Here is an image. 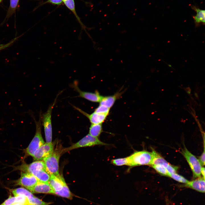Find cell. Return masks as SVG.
Masks as SVG:
<instances>
[{
  "label": "cell",
  "mask_w": 205,
  "mask_h": 205,
  "mask_svg": "<svg viewBox=\"0 0 205 205\" xmlns=\"http://www.w3.org/2000/svg\"><path fill=\"white\" fill-rule=\"evenodd\" d=\"M194 95L196 98L198 99L199 98L198 95L196 92L194 93Z\"/></svg>",
  "instance_id": "cell-37"
},
{
  "label": "cell",
  "mask_w": 205,
  "mask_h": 205,
  "mask_svg": "<svg viewBox=\"0 0 205 205\" xmlns=\"http://www.w3.org/2000/svg\"><path fill=\"white\" fill-rule=\"evenodd\" d=\"M122 94L121 92H118L111 96H102L99 102L100 105L104 106L110 108Z\"/></svg>",
  "instance_id": "cell-15"
},
{
  "label": "cell",
  "mask_w": 205,
  "mask_h": 205,
  "mask_svg": "<svg viewBox=\"0 0 205 205\" xmlns=\"http://www.w3.org/2000/svg\"><path fill=\"white\" fill-rule=\"evenodd\" d=\"M65 183L64 179L62 176L58 177L51 174L48 183L54 192L61 190Z\"/></svg>",
  "instance_id": "cell-13"
},
{
  "label": "cell",
  "mask_w": 205,
  "mask_h": 205,
  "mask_svg": "<svg viewBox=\"0 0 205 205\" xmlns=\"http://www.w3.org/2000/svg\"><path fill=\"white\" fill-rule=\"evenodd\" d=\"M111 163L117 166H121L124 165H128L129 160L128 157L119 158L112 160Z\"/></svg>",
  "instance_id": "cell-24"
},
{
  "label": "cell",
  "mask_w": 205,
  "mask_h": 205,
  "mask_svg": "<svg viewBox=\"0 0 205 205\" xmlns=\"http://www.w3.org/2000/svg\"><path fill=\"white\" fill-rule=\"evenodd\" d=\"M15 202V197L10 196L9 197L0 205H11Z\"/></svg>",
  "instance_id": "cell-29"
},
{
  "label": "cell",
  "mask_w": 205,
  "mask_h": 205,
  "mask_svg": "<svg viewBox=\"0 0 205 205\" xmlns=\"http://www.w3.org/2000/svg\"><path fill=\"white\" fill-rule=\"evenodd\" d=\"M169 177L179 182L185 184L187 183L189 181L184 177L177 173H176L169 174Z\"/></svg>",
  "instance_id": "cell-26"
},
{
  "label": "cell",
  "mask_w": 205,
  "mask_h": 205,
  "mask_svg": "<svg viewBox=\"0 0 205 205\" xmlns=\"http://www.w3.org/2000/svg\"><path fill=\"white\" fill-rule=\"evenodd\" d=\"M59 93L53 102L50 104L48 108L47 111L44 113L41 114L42 123L44 131L46 142L47 143L52 142V114L53 109L57 101V98L62 92Z\"/></svg>",
  "instance_id": "cell-3"
},
{
  "label": "cell",
  "mask_w": 205,
  "mask_h": 205,
  "mask_svg": "<svg viewBox=\"0 0 205 205\" xmlns=\"http://www.w3.org/2000/svg\"><path fill=\"white\" fill-rule=\"evenodd\" d=\"M199 161L202 166H204L205 165V150L204 147V150L202 154L199 157Z\"/></svg>",
  "instance_id": "cell-31"
},
{
  "label": "cell",
  "mask_w": 205,
  "mask_h": 205,
  "mask_svg": "<svg viewBox=\"0 0 205 205\" xmlns=\"http://www.w3.org/2000/svg\"><path fill=\"white\" fill-rule=\"evenodd\" d=\"M184 186L198 192L204 193L205 178L200 177L195 180L189 181Z\"/></svg>",
  "instance_id": "cell-14"
},
{
  "label": "cell",
  "mask_w": 205,
  "mask_h": 205,
  "mask_svg": "<svg viewBox=\"0 0 205 205\" xmlns=\"http://www.w3.org/2000/svg\"><path fill=\"white\" fill-rule=\"evenodd\" d=\"M11 205H26L24 204H21L19 203H15Z\"/></svg>",
  "instance_id": "cell-36"
},
{
  "label": "cell",
  "mask_w": 205,
  "mask_h": 205,
  "mask_svg": "<svg viewBox=\"0 0 205 205\" xmlns=\"http://www.w3.org/2000/svg\"><path fill=\"white\" fill-rule=\"evenodd\" d=\"M27 199L28 205H49L52 203L44 202L35 196Z\"/></svg>",
  "instance_id": "cell-23"
},
{
  "label": "cell",
  "mask_w": 205,
  "mask_h": 205,
  "mask_svg": "<svg viewBox=\"0 0 205 205\" xmlns=\"http://www.w3.org/2000/svg\"><path fill=\"white\" fill-rule=\"evenodd\" d=\"M181 153L186 159L192 171L193 177H200L201 175L202 165L198 159L185 147Z\"/></svg>",
  "instance_id": "cell-6"
},
{
  "label": "cell",
  "mask_w": 205,
  "mask_h": 205,
  "mask_svg": "<svg viewBox=\"0 0 205 205\" xmlns=\"http://www.w3.org/2000/svg\"><path fill=\"white\" fill-rule=\"evenodd\" d=\"M128 166L130 167L142 165H151L152 155L151 152L145 150L136 151L128 157Z\"/></svg>",
  "instance_id": "cell-2"
},
{
  "label": "cell",
  "mask_w": 205,
  "mask_h": 205,
  "mask_svg": "<svg viewBox=\"0 0 205 205\" xmlns=\"http://www.w3.org/2000/svg\"><path fill=\"white\" fill-rule=\"evenodd\" d=\"M194 118L195 120L196 121L197 124H198L200 130H202V127L199 120L196 117H194Z\"/></svg>",
  "instance_id": "cell-35"
},
{
  "label": "cell",
  "mask_w": 205,
  "mask_h": 205,
  "mask_svg": "<svg viewBox=\"0 0 205 205\" xmlns=\"http://www.w3.org/2000/svg\"><path fill=\"white\" fill-rule=\"evenodd\" d=\"M188 108L193 116L194 117H196V114L194 110L190 106H189Z\"/></svg>",
  "instance_id": "cell-32"
},
{
  "label": "cell",
  "mask_w": 205,
  "mask_h": 205,
  "mask_svg": "<svg viewBox=\"0 0 205 205\" xmlns=\"http://www.w3.org/2000/svg\"><path fill=\"white\" fill-rule=\"evenodd\" d=\"M184 90L186 91L187 94L190 96V93L191 92V89L189 87H188L183 88Z\"/></svg>",
  "instance_id": "cell-33"
},
{
  "label": "cell",
  "mask_w": 205,
  "mask_h": 205,
  "mask_svg": "<svg viewBox=\"0 0 205 205\" xmlns=\"http://www.w3.org/2000/svg\"><path fill=\"white\" fill-rule=\"evenodd\" d=\"M55 143L54 142L44 143L34 152L32 156L36 161L42 160L51 155L53 152Z\"/></svg>",
  "instance_id": "cell-9"
},
{
  "label": "cell",
  "mask_w": 205,
  "mask_h": 205,
  "mask_svg": "<svg viewBox=\"0 0 205 205\" xmlns=\"http://www.w3.org/2000/svg\"><path fill=\"white\" fill-rule=\"evenodd\" d=\"M151 152L152 155V159L151 165H161L164 166L167 169L170 164L155 150L153 149Z\"/></svg>",
  "instance_id": "cell-16"
},
{
  "label": "cell",
  "mask_w": 205,
  "mask_h": 205,
  "mask_svg": "<svg viewBox=\"0 0 205 205\" xmlns=\"http://www.w3.org/2000/svg\"><path fill=\"white\" fill-rule=\"evenodd\" d=\"M10 191L14 196H22L28 198L34 196L31 192L22 187L11 189Z\"/></svg>",
  "instance_id": "cell-19"
},
{
  "label": "cell",
  "mask_w": 205,
  "mask_h": 205,
  "mask_svg": "<svg viewBox=\"0 0 205 205\" xmlns=\"http://www.w3.org/2000/svg\"><path fill=\"white\" fill-rule=\"evenodd\" d=\"M151 166L156 171L161 175L169 176V173L167 169L164 166L159 165H152Z\"/></svg>",
  "instance_id": "cell-25"
},
{
  "label": "cell",
  "mask_w": 205,
  "mask_h": 205,
  "mask_svg": "<svg viewBox=\"0 0 205 205\" xmlns=\"http://www.w3.org/2000/svg\"><path fill=\"white\" fill-rule=\"evenodd\" d=\"M62 152V149L56 148L51 155L43 159L46 170L50 175L58 177L61 175L59 173V161Z\"/></svg>",
  "instance_id": "cell-4"
},
{
  "label": "cell",
  "mask_w": 205,
  "mask_h": 205,
  "mask_svg": "<svg viewBox=\"0 0 205 205\" xmlns=\"http://www.w3.org/2000/svg\"><path fill=\"white\" fill-rule=\"evenodd\" d=\"M191 7L192 9L196 13V15L193 16V18L195 23L197 25L202 23L204 24L205 20V11L204 10L200 9L194 6Z\"/></svg>",
  "instance_id": "cell-18"
},
{
  "label": "cell",
  "mask_w": 205,
  "mask_h": 205,
  "mask_svg": "<svg viewBox=\"0 0 205 205\" xmlns=\"http://www.w3.org/2000/svg\"><path fill=\"white\" fill-rule=\"evenodd\" d=\"M62 2H63V0H47L46 2V3L58 5L61 4Z\"/></svg>",
  "instance_id": "cell-30"
},
{
  "label": "cell",
  "mask_w": 205,
  "mask_h": 205,
  "mask_svg": "<svg viewBox=\"0 0 205 205\" xmlns=\"http://www.w3.org/2000/svg\"><path fill=\"white\" fill-rule=\"evenodd\" d=\"M2 48V47H1V48H0V49H1V48Z\"/></svg>",
  "instance_id": "cell-38"
},
{
  "label": "cell",
  "mask_w": 205,
  "mask_h": 205,
  "mask_svg": "<svg viewBox=\"0 0 205 205\" xmlns=\"http://www.w3.org/2000/svg\"><path fill=\"white\" fill-rule=\"evenodd\" d=\"M19 0H10V6L8 15H11L15 11L18 5Z\"/></svg>",
  "instance_id": "cell-28"
},
{
  "label": "cell",
  "mask_w": 205,
  "mask_h": 205,
  "mask_svg": "<svg viewBox=\"0 0 205 205\" xmlns=\"http://www.w3.org/2000/svg\"><path fill=\"white\" fill-rule=\"evenodd\" d=\"M70 86L79 93L77 97L83 98L92 102H99L102 97L97 91L92 93L81 90L78 86L77 82L76 81L71 84Z\"/></svg>",
  "instance_id": "cell-10"
},
{
  "label": "cell",
  "mask_w": 205,
  "mask_h": 205,
  "mask_svg": "<svg viewBox=\"0 0 205 205\" xmlns=\"http://www.w3.org/2000/svg\"><path fill=\"white\" fill-rule=\"evenodd\" d=\"M110 110V108L104 106L100 105L95 109L94 112L108 115Z\"/></svg>",
  "instance_id": "cell-27"
},
{
  "label": "cell",
  "mask_w": 205,
  "mask_h": 205,
  "mask_svg": "<svg viewBox=\"0 0 205 205\" xmlns=\"http://www.w3.org/2000/svg\"><path fill=\"white\" fill-rule=\"evenodd\" d=\"M37 178L31 173L21 172L20 176L15 181V185L20 186L28 190L38 182Z\"/></svg>",
  "instance_id": "cell-7"
},
{
  "label": "cell",
  "mask_w": 205,
  "mask_h": 205,
  "mask_svg": "<svg viewBox=\"0 0 205 205\" xmlns=\"http://www.w3.org/2000/svg\"><path fill=\"white\" fill-rule=\"evenodd\" d=\"M37 178L39 182L48 183L50 175L46 170H39L32 171L31 173Z\"/></svg>",
  "instance_id": "cell-17"
},
{
  "label": "cell",
  "mask_w": 205,
  "mask_h": 205,
  "mask_svg": "<svg viewBox=\"0 0 205 205\" xmlns=\"http://www.w3.org/2000/svg\"><path fill=\"white\" fill-rule=\"evenodd\" d=\"M63 2L66 7L75 15L81 25L83 26L76 13L74 0H63Z\"/></svg>",
  "instance_id": "cell-22"
},
{
  "label": "cell",
  "mask_w": 205,
  "mask_h": 205,
  "mask_svg": "<svg viewBox=\"0 0 205 205\" xmlns=\"http://www.w3.org/2000/svg\"><path fill=\"white\" fill-rule=\"evenodd\" d=\"M102 132V124H91L89 129V134L93 136L99 137Z\"/></svg>",
  "instance_id": "cell-20"
},
{
  "label": "cell",
  "mask_w": 205,
  "mask_h": 205,
  "mask_svg": "<svg viewBox=\"0 0 205 205\" xmlns=\"http://www.w3.org/2000/svg\"><path fill=\"white\" fill-rule=\"evenodd\" d=\"M39 170H46L43 161H36L30 164L23 162L20 165L13 167V171H19L30 173L33 171Z\"/></svg>",
  "instance_id": "cell-8"
},
{
  "label": "cell",
  "mask_w": 205,
  "mask_h": 205,
  "mask_svg": "<svg viewBox=\"0 0 205 205\" xmlns=\"http://www.w3.org/2000/svg\"><path fill=\"white\" fill-rule=\"evenodd\" d=\"M2 0H0V2Z\"/></svg>",
  "instance_id": "cell-39"
},
{
  "label": "cell",
  "mask_w": 205,
  "mask_h": 205,
  "mask_svg": "<svg viewBox=\"0 0 205 205\" xmlns=\"http://www.w3.org/2000/svg\"><path fill=\"white\" fill-rule=\"evenodd\" d=\"M107 145L108 144L101 141L97 137L88 134L76 143L69 147L62 149L63 152L81 147H89L95 145Z\"/></svg>",
  "instance_id": "cell-5"
},
{
  "label": "cell",
  "mask_w": 205,
  "mask_h": 205,
  "mask_svg": "<svg viewBox=\"0 0 205 205\" xmlns=\"http://www.w3.org/2000/svg\"><path fill=\"white\" fill-rule=\"evenodd\" d=\"M54 194L70 200L72 199L73 195L66 183H64L62 188L61 190L54 192Z\"/></svg>",
  "instance_id": "cell-21"
},
{
  "label": "cell",
  "mask_w": 205,
  "mask_h": 205,
  "mask_svg": "<svg viewBox=\"0 0 205 205\" xmlns=\"http://www.w3.org/2000/svg\"><path fill=\"white\" fill-rule=\"evenodd\" d=\"M201 174L202 175L203 177L205 178V168L204 167H202L201 168Z\"/></svg>",
  "instance_id": "cell-34"
},
{
  "label": "cell",
  "mask_w": 205,
  "mask_h": 205,
  "mask_svg": "<svg viewBox=\"0 0 205 205\" xmlns=\"http://www.w3.org/2000/svg\"><path fill=\"white\" fill-rule=\"evenodd\" d=\"M33 193L52 194L54 191L48 183H44L38 181L32 187L28 189Z\"/></svg>",
  "instance_id": "cell-12"
},
{
  "label": "cell",
  "mask_w": 205,
  "mask_h": 205,
  "mask_svg": "<svg viewBox=\"0 0 205 205\" xmlns=\"http://www.w3.org/2000/svg\"><path fill=\"white\" fill-rule=\"evenodd\" d=\"M72 106L75 109L88 118L91 124H102L104 122L108 116L106 114L97 113L94 112L89 114L76 106L72 105Z\"/></svg>",
  "instance_id": "cell-11"
},
{
  "label": "cell",
  "mask_w": 205,
  "mask_h": 205,
  "mask_svg": "<svg viewBox=\"0 0 205 205\" xmlns=\"http://www.w3.org/2000/svg\"><path fill=\"white\" fill-rule=\"evenodd\" d=\"M41 113L40 114L38 121L34 120L36 126V133L28 147L24 150L25 154L23 160L27 156L32 157L35 151L44 144L41 134Z\"/></svg>",
  "instance_id": "cell-1"
}]
</instances>
